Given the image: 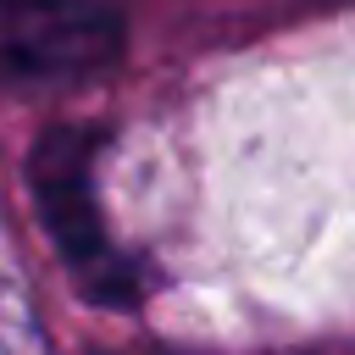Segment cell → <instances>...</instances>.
<instances>
[{"instance_id": "obj_2", "label": "cell", "mask_w": 355, "mask_h": 355, "mask_svg": "<svg viewBox=\"0 0 355 355\" xmlns=\"http://www.w3.org/2000/svg\"><path fill=\"white\" fill-rule=\"evenodd\" d=\"M122 17L100 0H0V78L67 83L111 67Z\"/></svg>"}, {"instance_id": "obj_1", "label": "cell", "mask_w": 355, "mask_h": 355, "mask_svg": "<svg viewBox=\"0 0 355 355\" xmlns=\"http://www.w3.org/2000/svg\"><path fill=\"white\" fill-rule=\"evenodd\" d=\"M100 144H105L100 128H44L28 150V194L78 294H89L94 305H139L144 272L133 255L111 244L100 216V183H94Z\"/></svg>"}]
</instances>
